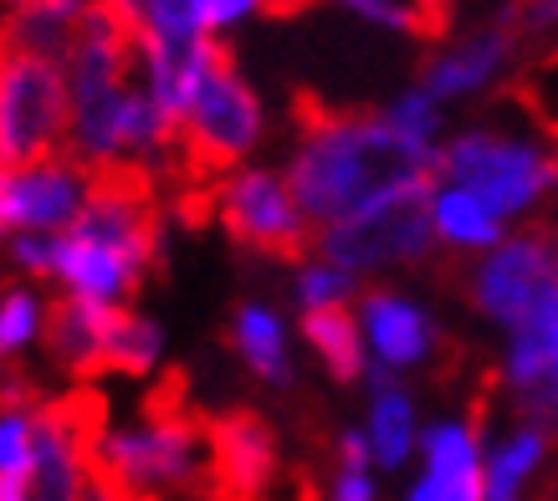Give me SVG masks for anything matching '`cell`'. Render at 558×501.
Listing matches in <instances>:
<instances>
[{"mask_svg": "<svg viewBox=\"0 0 558 501\" xmlns=\"http://www.w3.org/2000/svg\"><path fill=\"white\" fill-rule=\"evenodd\" d=\"M292 129L303 154L292 159L288 195L313 220H349L400 184L436 174L440 149L410 144L389 129L385 108L364 102H328L313 87H292Z\"/></svg>", "mask_w": 558, "mask_h": 501, "instance_id": "1", "label": "cell"}, {"mask_svg": "<svg viewBox=\"0 0 558 501\" xmlns=\"http://www.w3.org/2000/svg\"><path fill=\"white\" fill-rule=\"evenodd\" d=\"M256 138H262V98L236 77V47L210 32L205 83L190 102L185 123L174 129L170 174L180 180V190L231 180V169L252 154Z\"/></svg>", "mask_w": 558, "mask_h": 501, "instance_id": "2", "label": "cell"}, {"mask_svg": "<svg viewBox=\"0 0 558 501\" xmlns=\"http://www.w3.org/2000/svg\"><path fill=\"white\" fill-rule=\"evenodd\" d=\"M323 261H333V271H369L389 267V261H430L436 250V174L400 184L364 205L359 216L339 220L318 235Z\"/></svg>", "mask_w": 558, "mask_h": 501, "instance_id": "3", "label": "cell"}, {"mask_svg": "<svg viewBox=\"0 0 558 501\" xmlns=\"http://www.w3.org/2000/svg\"><path fill=\"white\" fill-rule=\"evenodd\" d=\"M461 297L508 328H518L543 307H558V225L533 220L523 235H512L487 261H476L461 282Z\"/></svg>", "mask_w": 558, "mask_h": 501, "instance_id": "4", "label": "cell"}, {"mask_svg": "<svg viewBox=\"0 0 558 501\" xmlns=\"http://www.w3.org/2000/svg\"><path fill=\"white\" fill-rule=\"evenodd\" d=\"M282 481V435L256 404L205 410L201 501H267Z\"/></svg>", "mask_w": 558, "mask_h": 501, "instance_id": "5", "label": "cell"}, {"mask_svg": "<svg viewBox=\"0 0 558 501\" xmlns=\"http://www.w3.org/2000/svg\"><path fill=\"white\" fill-rule=\"evenodd\" d=\"M62 138H68L62 72L0 51V169L62 159Z\"/></svg>", "mask_w": 558, "mask_h": 501, "instance_id": "6", "label": "cell"}, {"mask_svg": "<svg viewBox=\"0 0 558 501\" xmlns=\"http://www.w3.org/2000/svg\"><path fill=\"white\" fill-rule=\"evenodd\" d=\"M216 220L241 250L267 256V261L303 267L307 250H313V235H307L303 210L292 205L288 180L271 174V169H246V174H231L220 184Z\"/></svg>", "mask_w": 558, "mask_h": 501, "instance_id": "7", "label": "cell"}, {"mask_svg": "<svg viewBox=\"0 0 558 501\" xmlns=\"http://www.w3.org/2000/svg\"><path fill=\"white\" fill-rule=\"evenodd\" d=\"M440 169L451 180H461V195H472L492 220L518 216V210L538 200V190H548L543 184V154L492 134L457 138L451 149L440 154Z\"/></svg>", "mask_w": 558, "mask_h": 501, "instance_id": "8", "label": "cell"}, {"mask_svg": "<svg viewBox=\"0 0 558 501\" xmlns=\"http://www.w3.org/2000/svg\"><path fill=\"white\" fill-rule=\"evenodd\" d=\"M83 195L87 174L72 159L0 169V235H62L83 210Z\"/></svg>", "mask_w": 558, "mask_h": 501, "instance_id": "9", "label": "cell"}, {"mask_svg": "<svg viewBox=\"0 0 558 501\" xmlns=\"http://www.w3.org/2000/svg\"><path fill=\"white\" fill-rule=\"evenodd\" d=\"M518 41H512V32H502L497 21H487V26H476L472 36H461L451 51H440V57H425L421 62V87L415 93H425V98H451V93H476V87H487L497 72L508 68L512 57H518Z\"/></svg>", "mask_w": 558, "mask_h": 501, "instance_id": "10", "label": "cell"}, {"mask_svg": "<svg viewBox=\"0 0 558 501\" xmlns=\"http://www.w3.org/2000/svg\"><path fill=\"white\" fill-rule=\"evenodd\" d=\"M108 318L113 307H98V302L83 297H51L47 318H41V343H47L51 364L72 374L77 384H93L102 379V343H108Z\"/></svg>", "mask_w": 558, "mask_h": 501, "instance_id": "11", "label": "cell"}, {"mask_svg": "<svg viewBox=\"0 0 558 501\" xmlns=\"http://www.w3.org/2000/svg\"><path fill=\"white\" fill-rule=\"evenodd\" d=\"M83 11L77 0H26V5H11L0 16V51L11 57H32V62H47V68L62 72L72 41H77V26H83Z\"/></svg>", "mask_w": 558, "mask_h": 501, "instance_id": "12", "label": "cell"}, {"mask_svg": "<svg viewBox=\"0 0 558 501\" xmlns=\"http://www.w3.org/2000/svg\"><path fill=\"white\" fill-rule=\"evenodd\" d=\"M364 302V318H369V333H374V349L385 364H425L430 353H436V322L425 318L421 307H410L400 292H389V286H364L359 292Z\"/></svg>", "mask_w": 558, "mask_h": 501, "instance_id": "13", "label": "cell"}, {"mask_svg": "<svg viewBox=\"0 0 558 501\" xmlns=\"http://www.w3.org/2000/svg\"><path fill=\"white\" fill-rule=\"evenodd\" d=\"M226 349H236L246 358V368L262 374L267 384H277V389L292 384V364H288V349H282V322L267 307L241 302L236 318H231V333H226Z\"/></svg>", "mask_w": 558, "mask_h": 501, "instance_id": "14", "label": "cell"}, {"mask_svg": "<svg viewBox=\"0 0 558 501\" xmlns=\"http://www.w3.org/2000/svg\"><path fill=\"white\" fill-rule=\"evenodd\" d=\"M303 338L323 358V368L339 384H359L364 379V343H359V318L349 307H307L303 313Z\"/></svg>", "mask_w": 558, "mask_h": 501, "instance_id": "15", "label": "cell"}, {"mask_svg": "<svg viewBox=\"0 0 558 501\" xmlns=\"http://www.w3.org/2000/svg\"><path fill=\"white\" fill-rule=\"evenodd\" d=\"M497 98L512 102V108H523L527 123H533V129L558 149V41L554 47H543L538 57H527L523 68L502 83Z\"/></svg>", "mask_w": 558, "mask_h": 501, "instance_id": "16", "label": "cell"}, {"mask_svg": "<svg viewBox=\"0 0 558 501\" xmlns=\"http://www.w3.org/2000/svg\"><path fill=\"white\" fill-rule=\"evenodd\" d=\"M159 353H165L159 322L144 318L138 307H113V318H108V343H102V374L144 379V374H154Z\"/></svg>", "mask_w": 558, "mask_h": 501, "instance_id": "17", "label": "cell"}, {"mask_svg": "<svg viewBox=\"0 0 558 501\" xmlns=\"http://www.w3.org/2000/svg\"><path fill=\"white\" fill-rule=\"evenodd\" d=\"M425 455H430V476L440 481L446 501H487L482 497L476 440L461 425H436V430L425 435Z\"/></svg>", "mask_w": 558, "mask_h": 501, "instance_id": "18", "label": "cell"}, {"mask_svg": "<svg viewBox=\"0 0 558 501\" xmlns=\"http://www.w3.org/2000/svg\"><path fill=\"white\" fill-rule=\"evenodd\" d=\"M543 451H548V435H538V430H527L523 425L502 451H492V466H482V497L487 501H518L523 481L538 471Z\"/></svg>", "mask_w": 558, "mask_h": 501, "instance_id": "19", "label": "cell"}, {"mask_svg": "<svg viewBox=\"0 0 558 501\" xmlns=\"http://www.w3.org/2000/svg\"><path fill=\"white\" fill-rule=\"evenodd\" d=\"M41 318H47V297L36 286L26 282L0 286V368H11L41 338Z\"/></svg>", "mask_w": 558, "mask_h": 501, "instance_id": "20", "label": "cell"}, {"mask_svg": "<svg viewBox=\"0 0 558 501\" xmlns=\"http://www.w3.org/2000/svg\"><path fill=\"white\" fill-rule=\"evenodd\" d=\"M354 16L374 21V26H395V32L415 36V41H446L451 26H457V5H440V0H425V5H385V0H354L349 5Z\"/></svg>", "mask_w": 558, "mask_h": 501, "instance_id": "21", "label": "cell"}, {"mask_svg": "<svg viewBox=\"0 0 558 501\" xmlns=\"http://www.w3.org/2000/svg\"><path fill=\"white\" fill-rule=\"evenodd\" d=\"M436 231L446 235V246L457 250H476V246H497V235H502V220H492L472 195H461V190H446L436 195Z\"/></svg>", "mask_w": 558, "mask_h": 501, "instance_id": "22", "label": "cell"}, {"mask_svg": "<svg viewBox=\"0 0 558 501\" xmlns=\"http://www.w3.org/2000/svg\"><path fill=\"white\" fill-rule=\"evenodd\" d=\"M410 400L400 389H385V394H374V415H369V445L379 455V466H400L410 455Z\"/></svg>", "mask_w": 558, "mask_h": 501, "instance_id": "23", "label": "cell"}, {"mask_svg": "<svg viewBox=\"0 0 558 501\" xmlns=\"http://www.w3.org/2000/svg\"><path fill=\"white\" fill-rule=\"evenodd\" d=\"M385 118L395 134H405L410 144H425V149H430V138L440 134V108L425 98V93H405L395 108H385Z\"/></svg>", "mask_w": 558, "mask_h": 501, "instance_id": "24", "label": "cell"}, {"mask_svg": "<svg viewBox=\"0 0 558 501\" xmlns=\"http://www.w3.org/2000/svg\"><path fill=\"white\" fill-rule=\"evenodd\" d=\"M298 292H303L307 307H339V302L354 292V277H349V271H333V267H303Z\"/></svg>", "mask_w": 558, "mask_h": 501, "instance_id": "25", "label": "cell"}, {"mask_svg": "<svg viewBox=\"0 0 558 501\" xmlns=\"http://www.w3.org/2000/svg\"><path fill=\"white\" fill-rule=\"evenodd\" d=\"M333 501H374V486L364 471H339L333 481Z\"/></svg>", "mask_w": 558, "mask_h": 501, "instance_id": "26", "label": "cell"}, {"mask_svg": "<svg viewBox=\"0 0 558 501\" xmlns=\"http://www.w3.org/2000/svg\"><path fill=\"white\" fill-rule=\"evenodd\" d=\"M339 455H343V471H364L369 466V440L359 430H343L339 435Z\"/></svg>", "mask_w": 558, "mask_h": 501, "instance_id": "27", "label": "cell"}, {"mask_svg": "<svg viewBox=\"0 0 558 501\" xmlns=\"http://www.w3.org/2000/svg\"><path fill=\"white\" fill-rule=\"evenodd\" d=\"M405 501H446V491H440V481H436V476H425V481L415 486V491H410Z\"/></svg>", "mask_w": 558, "mask_h": 501, "instance_id": "28", "label": "cell"}, {"mask_svg": "<svg viewBox=\"0 0 558 501\" xmlns=\"http://www.w3.org/2000/svg\"><path fill=\"white\" fill-rule=\"evenodd\" d=\"M77 501H119V497H113V491H108L98 476H87V481H83V497H77Z\"/></svg>", "mask_w": 558, "mask_h": 501, "instance_id": "29", "label": "cell"}, {"mask_svg": "<svg viewBox=\"0 0 558 501\" xmlns=\"http://www.w3.org/2000/svg\"><path fill=\"white\" fill-rule=\"evenodd\" d=\"M548 379L558 384V349H554V358H548Z\"/></svg>", "mask_w": 558, "mask_h": 501, "instance_id": "30", "label": "cell"}]
</instances>
